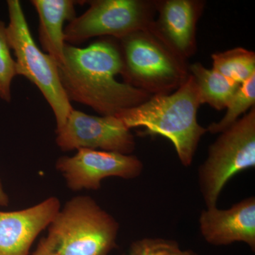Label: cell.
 <instances>
[{
  "instance_id": "18",
  "label": "cell",
  "mask_w": 255,
  "mask_h": 255,
  "mask_svg": "<svg viewBox=\"0 0 255 255\" xmlns=\"http://www.w3.org/2000/svg\"><path fill=\"white\" fill-rule=\"evenodd\" d=\"M126 255H199L191 250H183L179 243L163 238H146L133 242Z\"/></svg>"
},
{
  "instance_id": "14",
  "label": "cell",
  "mask_w": 255,
  "mask_h": 255,
  "mask_svg": "<svg viewBox=\"0 0 255 255\" xmlns=\"http://www.w3.org/2000/svg\"><path fill=\"white\" fill-rule=\"evenodd\" d=\"M189 72L197 85L201 105L207 104L218 111L226 108L241 85L199 63L191 64Z\"/></svg>"
},
{
  "instance_id": "4",
  "label": "cell",
  "mask_w": 255,
  "mask_h": 255,
  "mask_svg": "<svg viewBox=\"0 0 255 255\" xmlns=\"http://www.w3.org/2000/svg\"><path fill=\"white\" fill-rule=\"evenodd\" d=\"M119 224L89 196L74 197L48 226L60 255H108L117 246Z\"/></svg>"
},
{
  "instance_id": "19",
  "label": "cell",
  "mask_w": 255,
  "mask_h": 255,
  "mask_svg": "<svg viewBox=\"0 0 255 255\" xmlns=\"http://www.w3.org/2000/svg\"><path fill=\"white\" fill-rule=\"evenodd\" d=\"M32 255H60L55 242L50 237L43 238Z\"/></svg>"
},
{
  "instance_id": "11",
  "label": "cell",
  "mask_w": 255,
  "mask_h": 255,
  "mask_svg": "<svg viewBox=\"0 0 255 255\" xmlns=\"http://www.w3.org/2000/svg\"><path fill=\"white\" fill-rule=\"evenodd\" d=\"M61 209L55 196L20 211H0V255H28L37 236Z\"/></svg>"
},
{
  "instance_id": "5",
  "label": "cell",
  "mask_w": 255,
  "mask_h": 255,
  "mask_svg": "<svg viewBox=\"0 0 255 255\" xmlns=\"http://www.w3.org/2000/svg\"><path fill=\"white\" fill-rule=\"evenodd\" d=\"M6 4L9 18L6 36L10 49L16 57L17 75L24 76L38 87L51 107L56 130H59L73 108L62 86L58 65L33 41L20 1L8 0Z\"/></svg>"
},
{
  "instance_id": "15",
  "label": "cell",
  "mask_w": 255,
  "mask_h": 255,
  "mask_svg": "<svg viewBox=\"0 0 255 255\" xmlns=\"http://www.w3.org/2000/svg\"><path fill=\"white\" fill-rule=\"evenodd\" d=\"M213 68L241 85L255 74V52L246 48H234L211 55Z\"/></svg>"
},
{
  "instance_id": "6",
  "label": "cell",
  "mask_w": 255,
  "mask_h": 255,
  "mask_svg": "<svg viewBox=\"0 0 255 255\" xmlns=\"http://www.w3.org/2000/svg\"><path fill=\"white\" fill-rule=\"evenodd\" d=\"M255 167V107L220 133L199 169V183L206 209L216 207L226 183Z\"/></svg>"
},
{
  "instance_id": "9",
  "label": "cell",
  "mask_w": 255,
  "mask_h": 255,
  "mask_svg": "<svg viewBox=\"0 0 255 255\" xmlns=\"http://www.w3.org/2000/svg\"><path fill=\"white\" fill-rule=\"evenodd\" d=\"M56 169L63 174L69 189L98 190L110 177L133 179L140 175L143 164L136 156L109 151L80 149L73 157H60Z\"/></svg>"
},
{
  "instance_id": "1",
  "label": "cell",
  "mask_w": 255,
  "mask_h": 255,
  "mask_svg": "<svg viewBox=\"0 0 255 255\" xmlns=\"http://www.w3.org/2000/svg\"><path fill=\"white\" fill-rule=\"evenodd\" d=\"M58 73L69 100L78 102L104 117L142 104L151 97L147 92L117 80L122 75L120 48L110 39H102L86 48L65 45L64 61Z\"/></svg>"
},
{
  "instance_id": "20",
  "label": "cell",
  "mask_w": 255,
  "mask_h": 255,
  "mask_svg": "<svg viewBox=\"0 0 255 255\" xmlns=\"http://www.w3.org/2000/svg\"><path fill=\"white\" fill-rule=\"evenodd\" d=\"M9 196L5 192L2 184L0 180V206H7L9 205Z\"/></svg>"
},
{
  "instance_id": "2",
  "label": "cell",
  "mask_w": 255,
  "mask_h": 255,
  "mask_svg": "<svg viewBox=\"0 0 255 255\" xmlns=\"http://www.w3.org/2000/svg\"><path fill=\"white\" fill-rule=\"evenodd\" d=\"M201 105L192 75L175 91L152 95L140 105L115 116L128 129L145 128L144 133L165 137L173 144L178 158L186 167L192 164L198 145L207 128L197 120Z\"/></svg>"
},
{
  "instance_id": "8",
  "label": "cell",
  "mask_w": 255,
  "mask_h": 255,
  "mask_svg": "<svg viewBox=\"0 0 255 255\" xmlns=\"http://www.w3.org/2000/svg\"><path fill=\"white\" fill-rule=\"evenodd\" d=\"M56 134L57 145L65 152L101 149L130 155L135 147L130 129L115 116L96 117L73 110Z\"/></svg>"
},
{
  "instance_id": "7",
  "label": "cell",
  "mask_w": 255,
  "mask_h": 255,
  "mask_svg": "<svg viewBox=\"0 0 255 255\" xmlns=\"http://www.w3.org/2000/svg\"><path fill=\"white\" fill-rule=\"evenodd\" d=\"M88 9L64 28L65 41L80 43L97 36L121 40L130 33L148 29L154 22L155 1L96 0Z\"/></svg>"
},
{
  "instance_id": "3",
  "label": "cell",
  "mask_w": 255,
  "mask_h": 255,
  "mask_svg": "<svg viewBox=\"0 0 255 255\" xmlns=\"http://www.w3.org/2000/svg\"><path fill=\"white\" fill-rule=\"evenodd\" d=\"M126 83L149 95H164L177 90L189 75L186 60L179 58L148 29L119 40Z\"/></svg>"
},
{
  "instance_id": "13",
  "label": "cell",
  "mask_w": 255,
  "mask_h": 255,
  "mask_svg": "<svg viewBox=\"0 0 255 255\" xmlns=\"http://www.w3.org/2000/svg\"><path fill=\"white\" fill-rule=\"evenodd\" d=\"M39 17V40L42 47L60 66L64 61L66 43L64 23L76 17L73 0H32Z\"/></svg>"
},
{
  "instance_id": "10",
  "label": "cell",
  "mask_w": 255,
  "mask_h": 255,
  "mask_svg": "<svg viewBox=\"0 0 255 255\" xmlns=\"http://www.w3.org/2000/svg\"><path fill=\"white\" fill-rule=\"evenodd\" d=\"M205 4L201 0L155 1L158 17L154 20L150 30L186 60L195 54L196 26Z\"/></svg>"
},
{
  "instance_id": "12",
  "label": "cell",
  "mask_w": 255,
  "mask_h": 255,
  "mask_svg": "<svg viewBox=\"0 0 255 255\" xmlns=\"http://www.w3.org/2000/svg\"><path fill=\"white\" fill-rule=\"evenodd\" d=\"M203 238L215 246L244 243L255 249V198L251 196L226 210H203L199 217Z\"/></svg>"
},
{
  "instance_id": "17",
  "label": "cell",
  "mask_w": 255,
  "mask_h": 255,
  "mask_svg": "<svg viewBox=\"0 0 255 255\" xmlns=\"http://www.w3.org/2000/svg\"><path fill=\"white\" fill-rule=\"evenodd\" d=\"M16 75V64L10 53L6 26L0 20V99L4 102H11V82Z\"/></svg>"
},
{
  "instance_id": "16",
  "label": "cell",
  "mask_w": 255,
  "mask_h": 255,
  "mask_svg": "<svg viewBox=\"0 0 255 255\" xmlns=\"http://www.w3.org/2000/svg\"><path fill=\"white\" fill-rule=\"evenodd\" d=\"M255 105V74L240 85L233 96L226 109L227 112L219 122L210 124L208 132L212 134L221 133L240 119V117Z\"/></svg>"
}]
</instances>
